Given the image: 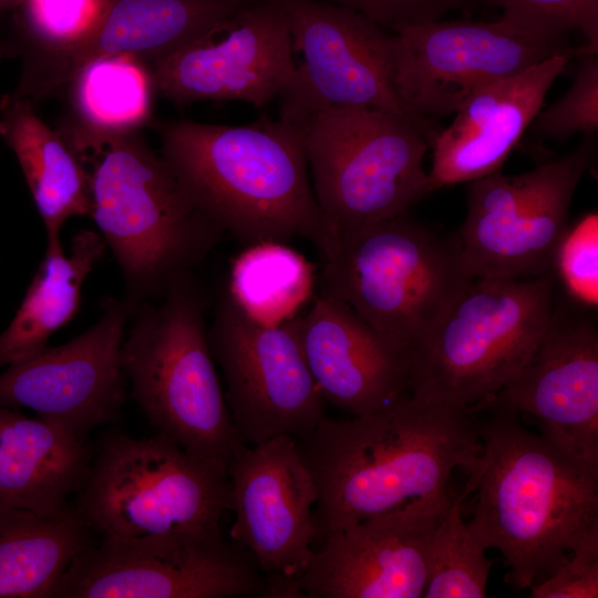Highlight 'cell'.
Here are the masks:
<instances>
[{"mask_svg":"<svg viewBox=\"0 0 598 598\" xmlns=\"http://www.w3.org/2000/svg\"><path fill=\"white\" fill-rule=\"evenodd\" d=\"M318 489L322 538L419 499L450 497L456 467L475 465L476 411L404 394L364 415H324L299 442Z\"/></svg>","mask_w":598,"mask_h":598,"instance_id":"6da1fadb","label":"cell"},{"mask_svg":"<svg viewBox=\"0 0 598 598\" xmlns=\"http://www.w3.org/2000/svg\"><path fill=\"white\" fill-rule=\"evenodd\" d=\"M478 410L482 451L458 496L476 493L468 529L485 549L502 554L505 581L528 589L598 525V470L523 426L516 411L493 402Z\"/></svg>","mask_w":598,"mask_h":598,"instance_id":"7a4b0ae2","label":"cell"},{"mask_svg":"<svg viewBox=\"0 0 598 598\" xmlns=\"http://www.w3.org/2000/svg\"><path fill=\"white\" fill-rule=\"evenodd\" d=\"M161 156L224 234L249 245L305 238L324 259L337 235L317 203L300 127L267 115L246 125L156 126Z\"/></svg>","mask_w":598,"mask_h":598,"instance_id":"3957f363","label":"cell"},{"mask_svg":"<svg viewBox=\"0 0 598 598\" xmlns=\"http://www.w3.org/2000/svg\"><path fill=\"white\" fill-rule=\"evenodd\" d=\"M78 154L89 177V217L121 270L123 298L134 312L159 300L178 277L193 272L225 234L137 132Z\"/></svg>","mask_w":598,"mask_h":598,"instance_id":"277c9868","label":"cell"},{"mask_svg":"<svg viewBox=\"0 0 598 598\" xmlns=\"http://www.w3.org/2000/svg\"><path fill=\"white\" fill-rule=\"evenodd\" d=\"M207 296L193 272L138 306L120 363L131 396L157 432L204 461L227 466L245 442L231 419L210 352Z\"/></svg>","mask_w":598,"mask_h":598,"instance_id":"5b68a950","label":"cell"},{"mask_svg":"<svg viewBox=\"0 0 598 598\" xmlns=\"http://www.w3.org/2000/svg\"><path fill=\"white\" fill-rule=\"evenodd\" d=\"M555 282L554 272L472 278L410 349L409 393L472 410L493 399L540 340Z\"/></svg>","mask_w":598,"mask_h":598,"instance_id":"8992f818","label":"cell"},{"mask_svg":"<svg viewBox=\"0 0 598 598\" xmlns=\"http://www.w3.org/2000/svg\"><path fill=\"white\" fill-rule=\"evenodd\" d=\"M323 261L321 292L409 351L472 279L457 235L408 213L338 234Z\"/></svg>","mask_w":598,"mask_h":598,"instance_id":"52a82bcc","label":"cell"},{"mask_svg":"<svg viewBox=\"0 0 598 598\" xmlns=\"http://www.w3.org/2000/svg\"><path fill=\"white\" fill-rule=\"evenodd\" d=\"M300 128L317 203L337 236L408 213L427 195L423 158L435 122L329 109Z\"/></svg>","mask_w":598,"mask_h":598,"instance_id":"ba28073f","label":"cell"},{"mask_svg":"<svg viewBox=\"0 0 598 598\" xmlns=\"http://www.w3.org/2000/svg\"><path fill=\"white\" fill-rule=\"evenodd\" d=\"M75 506L103 536L220 530L227 466L198 458L163 433L111 434L100 444Z\"/></svg>","mask_w":598,"mask_h":598,"instance_id":"9c48e42d","label":"cell"},{"mask_svg":"<svg viewBox=\"0 0 598 598\" xmlns=\"http://www.w3.org/2000/svg\"><path fill=\"white\" fill-rule=\"evenodd\" d=\"M595 150L587 135L571 152L528 172L497 171L470 182L466 216L456 234L466 274L523 279L554 272L573 197Z\"/></svg>","mask_w":598,"mask_h":598,"instance_id":"30bf717a","label":"cell"},{"mask_svg":"<svg viewBox=\"0 0 598 598\" xmlns=\"http://www.w3.org/2000/svg\"><path fill=\"white\" fill-rule=\"evenodd\" d=\"M267 578L221 530L103 536L72 561L55 598L266 597Z\"/></svg>","mask_w":598,"mask_h":598,"instance_id":"8fae6325","label":"cell"},{"mask_svg":"<svg viewBox=\"0 0 598 598\" xmlns=\"http://www.w3.org/2000/svg\"><path fill=\"white\" fill-rule=\"evenodd\" d=\"M207 337L245 444L282 434L298 442L310 437L326 415L324 401L306 362L297 316L277 324L261 323L225 285L217 291Z\"/></svg>","mask_w":598,"mask_h":598,"instance_id":"7c38bea8","label":"cell"},{"mask_svg":"<svg viewBox=\"0 0 598 598\" xmlns=\"http://www.w3.org/2000/svg\"><path fill=\"white\" fill-rule=\"evenodd\" d=\"M393 81L410 112L435 122L477 91L561 53H591L567 37L542 34L503 17L493 22L432 21L394 30Z\"/></svg>","mask_w":598,"mask_h":598,"instance_id":"4fadbf2b","label":"cell"},{"mask_svg":"<svg viewBox=\"0 0 598 598\" xmlns=\"http://www.w3.org/2000/svg\"><path fill=\"white\" fill-rule=\"evenodd\" d=\"M292 50L302 54L279 96V118L301 127L329 109H370L426 121L408 110L393 81V33L350 8L322 0H275ZM431 122V121H427Z\"/></svg>","mask_w":598,"mask_h":598,"instance_id":"5bb4252c","label":"cell"},{"mask_svg":"<svg viewBox=\"0 0 598 598\" xmlns=\"http://www.w3.org/2000/svg\"><path fill=\"white\" fill-rule=\"evenodd\" d=\"M595 310L567 293L554 298L550 318L530 357L488 402L532 416L544 437L575 460L598 470Z\"/></svg>","mask_w":598,"mask_h":598,"instance_id":"9a60e30c","label":"cell"},{"mask_svg":"<svg viewBox=\"0 0 598 598\" xmlns=\"http://www.w3.org/2000/svg\"><path fill=\"white\" fill-rule=\"evenodd\" d=\"M101 311L72 340L7 365L0 406L28 408L82 439L116 420L126 399L120 351L133 310L124 298L105 296Z\"/></svg>","mask_w":598,"mask_h":598,"instance_id":"2e32d148","label":"cell"},{"mask_svg":"<svg viewBox=\"0 0 598 598\" xmlns=\"http://www.w3.org/2000/svg\"><path fill=\"white\" fill-rule=\"evenodd\" d=\"M229 538L266 575L299 577L319 536L318 489L291 435L245 445L228 462Z\"/></svg>","mask_w":598,"mask_h":598,"instance_id":"e0dca14e","label":"cell"},{"mask_svg":"<svg viewBox=\"0 0 598 598\" xmlns=\"http://www.w3.org/2000/svg\"><path fill=\"white\" fill-rule=\"evenodd\" d=\"M451 501H414L323 537L298 577L303 596L423 597L431 539Z\"/></svg>","mask_w":598,"mask_h":598,"instance_id":"ac0fdd59","label":"cell"},{"mask_svg":"<svg viewBox=\"0 0 598 598\" xmlns=\"http://www.w3.org/2000/svg\"><path fill=\"white\" fill-rule=\"evenodd\" d=\"M225 35L151 64L157 93L176 105L244 101L261 109L291 83L296 64L286 16L275 0H250Z\"/></svg>","mask_w":598,"mask_h":598,"instance_id":"d6986e66","label":"cell"},{"mask_svg":"<svg viewBox=\"0 0 598 598\" xmlns=\"http://www.w3.org/2000/svg\"><path fill=\"white\" fill-rule=\"evenodd\" d=\"M306 362L324 402L358 416L409 393L410 351L362 320L346 302L317 296L297 316Z\"/></svg>","mask_w":598,"mask_h":598,"instance_id":"ffe728a7","label":"cell"},{"mask_svg":"<svg viewBox=\"0 0 598 598\" xmlns=\"http://www.w3.org/2000/svg\"><path fill=\"white\" fill-rule=\"evenodd\" d=\"M250 0H110L95 33L76 49L24 66L16 93L40 97L90 62L130 54L153 64L230 25Z\"/></svg>","mask_w":598,"mask_h":598,"instance_id":"44dd1931","label":"cell"},{"mask_svg":"<svg viewBox=\"0 0 598 598\" xmlns=\"http://www.w3.org/2000/svg\"><path fill=\"white\" fill-rule=\"evenodd\" d=\"M578 53L556 54L473 94L432 141L427 195L501 171L542 110L547 91Z\"/></svg>","mask_w":598,"mask_h":598,"instance_id":"7402d4cb","label":"cell"},{"mask_svg":"<svg viewBox=\"0 0 598 598\" xmlns=\"http://www.w3.org/2000/svg\"><path fill=\"white\" fill-rule=\"evenodd\" d=\"M91 463L85 439L38 415L0 406V504L60 515L83 487Z\"/></svg>","mask_w":598,"mask_h":598,"instance_id":"603a6c76","label":"cell"},{"mask_svg":"<svg viewBox=\"0 0 598 598\" xmlns=\"http://www.w3.org/2000/svg\"><path fill=\"white\" fill-rule=\"evenodd\" d=\"M0 135L19 162L47 238L60 237L70 218L90 216L89 177L81 157L38 116L30 100L16 94L0 100Z\"/></svg>","mask_w":598,"mask_h":598,"instance_id":"cb8c5ba5","label":"cell"},{"mask_svg":"<svg viewBox=\"0 0 598 598\" xmlns=\"http://www.w3.org/2000/svg\"><path fill=\"white\" fill-rule=\"evenodd\" d=\"M106 249L100 233L92 229H81L72 237L69 255L61 236L47 238L44 256L23 300L0 333V367L41 351L75 317L82 286Z\"/></svg>","mask_w":598,"mask_h":598,"instance_id":"d4e9b609","label":"cell"},{"mask_svg":"<svg viewBox=\"0 0 598 598\" xmlns=\"http://www.w3.org/2000/svg\"><path fill=\"white\" fill-rule=\"evenodd\" d=\"M91 532L75 505L42 516L0 504V598L51 597Z\"/></svg>","mask_w":598,"mask_h":598,"instance_id":"484cf974","label":"cell"},{"mask_svg":"<svg viewBox=\"0 0 598 598\" xmlns=\"http://www.w3.org/2000/svg\"><path fill=\"white\" fill-rule=\"evenodd\" d=\"M70 84L75 125L68 141L76 153L104 140L135 133L151 120L157 91L151 65L136 56L96 59Z\"/></svg>","mask_w":598,"mask_h":598,"instance_id":"4316f807","label":"cell"},{"mask_svg":"<svg viewBox=\"0 0 598 598\" xmlns=\"http://www.w3.org/2000/svg\"><path fill=\"white\" fill-rule=\"evenodd\" d=\"M255 320L277 324L293 317L312 287L311 265L279 241L249 245L233 262L226 285Z\"/></svg>","mask_w":598,"mask_h":598,"instance_id":"83f0119b","label":"cell"},{"mask_svg":"<svg viewBox=\"0 0 598 598\" xmlns=\"http://www.w3.org/2000/svg\"><path fill=\"white\" fill-rule=\"evenodd\" d=\"M463 499L452 501L431 539L425 598H483L493 560L467 527Z\"/></svg>","mask_w":598,"mask_h":598,"instance_id":"f1b7e54d","label":"cell"},{"mask_svg":"<svg viewBox=\"0 0 598 598\" xmlns=\"http://www.w3.org/2000/svg\"><path fill=\"white\" fill-rule=\"evenodd\" d=\"M110 0H23L20 22L31 45L24 66L63 55L97 30Z\"/></svg>","mask_w":598,"mask_h":598,"instance_id":"f546056e","label":"cell"},{"mask_svg":"<svg viewBox=\"0 0 598 598\" xmlns=\"http://www.w3.org/2000/svg\"><path fill=\"white\" fill-rule=\"evenodd\" d=\"M529 128L546 140L561 141L577 133L592 135L598 130V56H578V68L568 91L540 110Z\"/></svg>","mask_w":598,"mask_h":598,"instance_id":"4dcf8cb0","label":"cell"},{"mask_svg":"<svg viewBox=\"0 0 598 598\" xmlns=\"http://www.w3.org/2000/svg\"><path fill=\"white\" fill-rule=\"evenodd\" d=\"M502 9V17L532 31L567 37L580 32L598 52V0H484Z\"/></svg>","mask_w":598,"mask_h":598,"instance_id":"1f68e13d","label":"cell"},{"mask_svg":"<svg viewBox=\"0 0 598 598\" xmlns=\"http://www.w3.org/2000/svg\"><path fill=\"white\" fill-rule=\"evenodd\" d=\"M598 218L591 213L566 231L553 271L573 299L596 308L598 299Z\"/></svg>","mask_w":598,"mask_h":598,"instance_id":"d6a6232c","label":"cell"},{"mask_svg":"<svg viewBox=\"0 0 598 598\" xmlns=\"http://www.w3.org/2000/svg\"><path fill=\"white\" fill-rule=\"evenodd\" d=\"M570 554L554 574L528 588L533 598L598 597V525L576 539Z\"/></svg>","mask_w":598,"mask_h":598,"instance_id":"836d02e7","label":"cell"},{"mask_svg":"<svg viewBox=\"0 0 598 598\" xmlns=\"http://www.w3.org/2000/svg\"><path fill=\"white\" fill-rule=\"evenodd\" d=\"M362 13L384 29L441 20L466 0H322Z\"/></svg>","mask_w":598,"mask_h":598,"instance_id":"e575fe53","label":"cell"},{"mask_svg":"<svg viewBox=\"0 0 598 598\" xmlns=\"http://www.w3.org/2000/svg\"><path fill=\"white\" fill-rule=\"evenodd\" d=\"M23 0H0V12L6 9L18 8Z\"/></svg>","mask_w":598,"mask_h":598,"instance_id":"d590c367","label":"cell"},{"mask_svg":"<svg viewBox=\"0 0 598 598\" xmlns=\"http://www.w3.org/2000/svg\"><path fill=\"white\" fill-rule=\"evenodd\" d=\"M1 49H2V48L0 47V54H1V52H2V50H1Z\"/></svg>","mask_w":598,"mask_h":598,"instance_id":"8d00e7d4","label":"cell"}]
</instances>
